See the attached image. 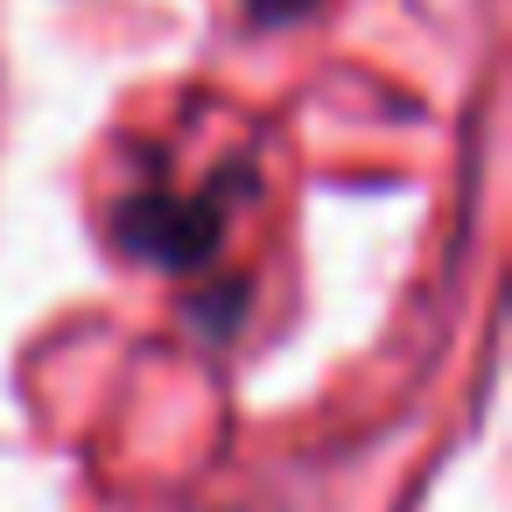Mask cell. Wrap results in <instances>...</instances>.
<instances>
[{
    "instance_id": "cell-2",
    "label": "cell",
    "mask_w": 512,
    "mask_h": 512,
    "mask_svg": "<svg viewBox=\"0 0 512 512\" xmlns=\"http://www.w3.org/2000/svg\"><path fill=\"white\" fill-rule=\"evenodd\" d=\"M281 8H302V0H260V15H281Z\"/></svg>"
},
{
    "instance_id": "cell-1",
    "label": "cell",
    "mask_w": 512,
    "mask_h": 512,
    "mask_svg": "<svg viewBox=\"0 0 512 512\" xmlns=\"http://www.w3.org/2000/svg\"><path fill=\"white\" fill-rule=\"evenodd\" d=\"M218 204H225V183H211V190H197V197L141 190V197L120 204L113 232L127 239V253H141V260H155V267H197V260L218 246V232H225Z\"/></svg>"
}]
</instances>
